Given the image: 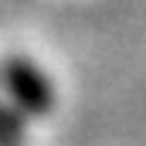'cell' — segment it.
Segmentation results:
<instances>
[{
  "instance_id": "1",
  "label": "cell",
  "mask_w": 146,
  "mask_h": 146,
  "mask_svg": "<svg viewBox=\"0 0 146 146\" xmlns=\"http://www.w3.org/2000/svg\"><path fill=\"white\" fill-rule=\"evenodd\" d=\"M7 92H10V106L21 109L24 115H44L54 106V88L48 82V75L37 68L31 58H7Z\"/></svg>"
},
{
  "instance_id": "2",
  "label": "cell",
  "mask_w": 146,
  "mask_h": 146,
  "mask_svg": "<svg viewBox=\"0 0 146 146\" xmlns=\"http://www.w3.org/2000/svg\"><path fill=\"white\" fill-rule=\"evenodd\" d=\"M21 115L24 112L14 109V106L3 109V146H17V139H21Z\"/></svg>"
}]
</instances>
